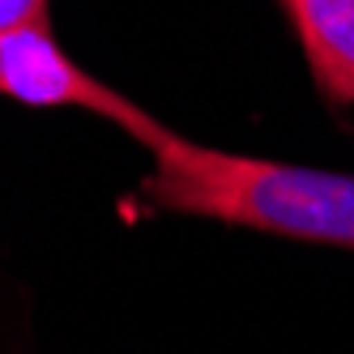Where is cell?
I'll return each mask as SVG.
<instances>
[{"label":"cell","instance_id":"1","mask_svg":"<svg viewBox=\"0 0 354 354\" xmlns=\"http://www.w3.org/2000/svg\"><path fill=\"white\" fill-rule=\"evenodd\" d=\"M141 196L158 209L354 252V175L231 154L162 129Z\"/></svg>","mask_w":354,"mask_h":354},{"label":"cell","instance_id":"2","mask_svg":"<svg viewBox=\"0 0 354 354\" xmlns=\"http://www.w3.org/2000/svg\"><path fill=\"white\" fill-rule=\"evenodd\" d=\"M0 94L26 107H73V111L98 115L115 124L120 133H129L137 145H149L167 129L158 115H149L129 94L111 90L94 73H86L56 43L52 21L17 30L0 43Z\"/></svg>","mask_w":354,"mask_h":354},{"label":"cell","instance_id":"3","mask_svg":"<svg viewBox=\"0 0 354 354\" xmlns=\"http://www.w3.org/2000/svg\"><path fill=\"white\" fill-rule=\"evenodd\" d=\"M316 82L333 103H354V0H282Z\"/></svg>","mask_w":354,"mask_h":354},{"label":"cell","instance_id":"4","mask_svg":"<svg viewBox=\"0 0 354 354\" xmlns=\"http://www.w3.org/2000/svg\"><path fill=\"white\" fill-rule=\"evenodd\" d=\"M47 9H52V0H0V43L17 30L43 26Z\"/></svg>","mask_w":354,"mask_h":354}]
</instances>
